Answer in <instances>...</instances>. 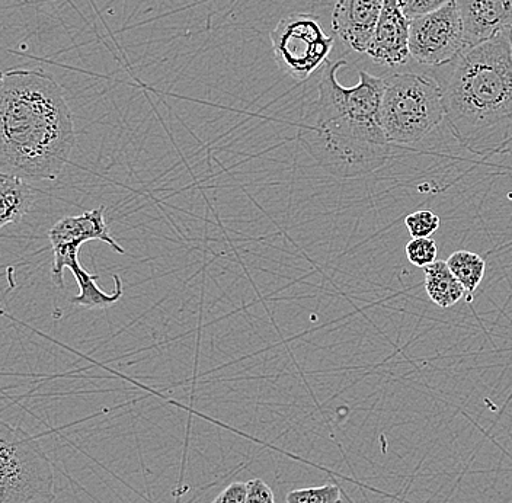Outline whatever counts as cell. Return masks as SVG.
Returning <instances> with one entry per match:
<instances>
[{"mask_svg":"<svg viewBox=\"0 0 512 503\" xmlns=\"http://www.w3.org/2000/svg\"><path fill=\"white\" fill-rule=\"evenodd\" d=\"M435 78L443 89L447 121L466 147L512 123L511 31L467 47Z\"/></svg>","mask_w":512,"mask_h":503,"instance_id":"cell-3","label":"cell"},{"mask_svg":"<svg viewBox=\"0 0 512 503\" xmlns=\"http://www.w3.org/2000/svg\"><path fill=\"white\" fill-rule=\"evenodd\" d=\"M467 47L512 30V0H457Z\"/></svg>","mask_w":512,"mask_h":503,"instance_id":"cell-11","label":"cell"},{"mask_svg":"<svg viewBox=\"0 0 512 503\" xmlns=\"http://www.w3.org/2000/svg\"><path fill=\"white\" fill-rule=\"evenodd\" d=\"M511 44H512V30H511Z\"/></svg>","mask_w":512,"mask_h":503,"instance_id":"cell-22","label":"cell"},{"mask_svg":"<svg viewBox=\"0 0 512 503\" xmlns=\"http://www.w3.org/2000/svg\"><path fill=\"white\" fill-rule=\"evenodd\" d=\"M467 48L457 0L411 21L409 51L416 62L441 67L453 62Z\"/></svg>","mask_w":512,"mask_h":503,"instance_id":"cell-7","label":"cell"},{"mask_svg":"<svg viewBox=\"0 0 512 503\" xmlns=\"http://www.w3.org/2000/svg\"><path fill=\"white\" fill-rule=\"evenodd\" d=\"M411 19L406 18L398 0H384L382 15L377 22L367 56L380 66L395 67L408 62Z\"/></svg>","mask_w":512,"mask_h":503,"instance_id":"cell-9","label":"cell"},{"mask_svg":"<svg viewBox=\"0 0 512 503\" xmlns=\"http://www.w3.org/2000/svg\"><path fill=\"white\" fill-rule=\"evenodd\" d=\"M54 472L40 441L0 422V503H53Z\"/></svg>","mask_w":512,"mask_h":503,"instance_id":"cell-5","label":"cell"},{"mask_svg":"<svg viewBox=\"0 0 512 503\" xmlns=\"http://www.w3.org/2000/svg\"><path fill=\"white\" fill-rule=\"evenodd\" d=\"M75 147V121L59 82L41 70L3 73L0 171L31 184L56 181Z\"/></svg>","mask_w":512,"mask_h":503,"instance_id":"cell-1","label":"cell"},{"mask_svg":"<svg viewBox=\"0 0 512 503\" xmlns=\"http://www.w3.org/2000/svg\"><path fill=\"white\" fill-rule=\"evenodd\" d=\"M246 486H248L246 503H275L274 492L264 480L252 479L246 483Z\"/></svg>","mask_w":512,"mask_h":503,"instance_id":"cell-20","label":"cell"},{"mask_svg":"<svg viewBox=\"0 0 512 503\" xmlns=\"http://www.w3.org/2000/svg\"><path fill=\"white\" fill-rule=\"evenodd\" d=\"M383 6L384 0H336L332 30L345 46L366 54Z\"/></svg>","mask_w":512,"mask_h":503,"instance_id":"cell-10","label":"cell"},{"mask_svg":"<svg viewBox=\"0 0 512 503\" xmlns=\"http://www.w3.org/2000/svg\"><path fill=\"white\" fill-rule=\"evenodd\" d=\"M0 229L24 220L37 200V189L18 176L0 173Z\"/></svg>","mask_w":512,"mask_h":503,"instance_id":"cell-12","label":"cell"},{"mask_svg":"<svg viewBox=\"0 0 512 503\" xmlns=\"http://www.w3.org/2000/svg\"><path fill=\"white\" fill-rule=\"evenodd\" d=\"M246 493H248L246 483H232L219 493L213 503H246Z\"/></svg>","mask_w":512,"mask_h":503,"instance_id":"cell-21","label":"cell"},{"mask_svg":"<svg viewBox=\"0 0 512 503\" xmlns=\"http://www.w3.org/2000/svg\"><path fill=\"white\" fill-rule=\"evenodd\" d=\"M405 224L412 239H424L440 229L441 220L430 210H419L406 216Z\"/></svg>","mask_w":512,"mask_h":503,"instance_id":"cell-17","label":"cell"},{"mask_svg":"<svg viewBox=\"0 0 512 503\" xmlns=\"http://www.w3.org/2000/svg\"><path fill=\"white\" fill-rule=\"evenodd\" d=\"M51 251H53V267H51V280L54 285L63 290L64 269L73 272L82 268L79 262V252L85 243L92 240L107 243L114 252L124 255L123 246L111 235L110 227L105 220V207L85 211L79 216L63 217L48 230Z\"/></svg>","mask_w":512,"mask_h":503,"instance_id":"cell-8","label":"cell"},{"mask_svg":"<svg viewBox=\"0 0 512 503\" xmlns=\"http://www.w3.org/2000/svg\"><path fill=\"white\" fill-rule=\"evenodd\" d=\"M73 277H75L80 290L78 296L70 299V303L75 304V306L88 307V309H107L123 297L124 288L120 275H112L115 288L111 294L105 293L96 284L99 275L91 274L83 267L73 272Z\"/></svg>","mask_w":512,"mask_h":503,"instance_id":"cell-14","label":"cell"},{"mask_svg":"<svg viewBox=\"0 0 512 503\" xmlns=\"http://www.w3.org/2000/svg\"><path fill=\"white\" fill-rule=\"evenodd\" d=\"M406 258L414 267L427 268L437 261L438 248L437 243L431 237L424 239H412L406 245Z\"/></svg>","mask_w":512,"mask_h":503,"instance_id":"cell-18","label":"cell"},{"mask_svg":"<svg viewBox=\"0 0 512 503\" xmlns=\"http://www.w3.org/2000/svg\"><path fill=\"white\" fill-rule=\"evenodd\" d=\"M425 291L432 303L441 309H450L463 299V285L454 277L446 261H435L430 267L424 268Z\"/></svg>","mask_w":512,"mask_h":503,"instance_id":"cell-13","label":"cell"},{"mask_svg":"<svg viewBox=\"0 0 512 503\" xmlns=\"http://www.w3.org/2000/svg\"><path fill=\"white\" fill-rule=\"evenodd\" d=\"M447 120L443 89L430 75L396 73L384 79L380 123L392 146L422 142Z\"/></svg>","mask_w":512,"mask_h":503,"instance_id":"cell-4","label":"cell"},{"mask_svg":"<svg viewBox=\"0 0 512 503\" xmlns=\"http://www.w3.org/2000/svg\"><path fill=\"white\" fill-rule=\"evenodd\" d=\"M287 503H342L341 489L336 485H323L319 488L291 490Z\"/></svg>","mask_w":512,"mask_h":503,"instance_id":"cell-16","label":"cell"},{"mask_svg":"<svg viewBox=\"0 0 512 503\" xmlns=\"http://www.w3.org/2000/svg\"><path fill=\"white\" fill-rule=\"evenodd\" d=\"M345 60L325 64L320 76L313 126H304V146L326 172L341 179H355L386 165L392 144L380 123L384 79L360 70V82L345 88L338 70Z\"/></svg>","mask_w":512,"mask_h":503,"instance_id":"cell-2","label":"cell"},{"mask_svg":"<svg viewBox=\"0 0 512 503\" xmlns=\"http://www.w3.org/2000/svg\"><path fill=\"white\" fill-rule=\"evenodd\" d=\"M451 0H398L400 9L408 19L419 18L443 8Z\"/></svg>","mask_w":512,"mask_h":503,"instance_id":"cell-19","label":"cell"},{"mask_svg":"<svg viewBox=\"0 0 512 503\" xmlns=\"http://www.w3.org/2000/svg\"><path fill=\"white\" fill-rule=\"evenodd\" d=\"M277 66L294 80L304 82L328 63L334 37L326 34L318 16L290 14L270 34Z\"/></svg>","mask_w":512,"mask_h":503,"instance_id":"cell-6","label":"cell"},{"mask_svg":"<svg viewBox=\"0 0 512 503\" xmlns=\"http://www.w3.org/2000/svg\"><path fill=\"white\" fill-rule=\"evenodd\" d=\"M446 262L454 277L463 285L464 291L469 297L467 300H470L485 277V259L475 252L457 251L451 253Z\"/></svg>","mask_w":512,"mask_h":503,"instance_id":"cell-15","label":"cell"}]
</instances>
